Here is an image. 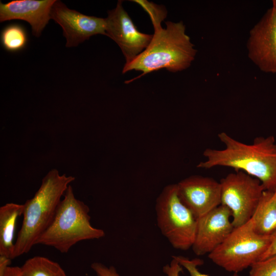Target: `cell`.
Here are the masks:
<instances>
[{
	"instance_id": "1",
	"label": "cell",
	"mask_w": 276,
	"mask_h": 276,
	"mask_svg": "<svg viewBox=\"0 0 276 276\" xmlns=\"http://www.w3.org/2000/svg\"><path fill=\"white\" fill-rule=\"evenodd\" d=\"M223 149H206V157L197 167L221 166L244 172L259 179L265 190L276 191V143L273 136L257 137L251 144L242 143L223 132L218 135Z\"/></svg>"
},
{
	"instance_id": "2",
	"label": "cell",
	"mask_w": 276,
	"mask_h": 276,
	"mask_svg": "<svg viewBox=\"0 0 276 276\" xmlns=\"http://www.w3.org/2000/svg\"><path fill=\"white\" fill-rule=\"evenodd\" d=\"M166 25L165 29L154 28L147 48L131 62L125 64L123 74L132 70L142 71L143 73L133 80L162 68L175 73L190 67L197 50L186 33L185 25L181 21H168Z\"/></svg>"
},
{
	"instance_id": "3",
	"label": "cell",
	"mask_w": 276,
	"mask_h": 276,
	"mask_svg": "<svg viewBox=\"0 0 276 276\" xmlns=\"http://www.w3.org/2000/svg\"><path fill=\"white\" fill-rule=\"evenodd\" d=\"M75 178L50 170L42 178L34 196L24 204L21 226L14 243L13 258L28 253L52 221L70 183Z\"/></svg>"
},
{
	"instance_id": "4",
	"label": "cell",
	"mask_w": 276,
	"mask_h": 276,
	"mask_svg": "<svg viewBox=\"0 0 276 276\" xmlns=\"http://www.w3.org/2000/svg\"><path fill=\"white\" fill-rule=\"evenodd\" d=\"M63 196L52 221L36 245L51 246L64 254L79 242L103 237L105 232L91 225L89 207L75 197L70 185Z\"/></svg>"
},
{
	"instance_id": "5",
	"label": "cell",
	"mask_w": 276,
	"mask_h": 276,
	"mask_svg": "<svg viewBox=\"0 0 276 276\" xmlns=\"http://www.w3.org/2000/svg\"><path fill=\"white\" fill-rule=\"evenodd\" d=\"M272 237L257 234L251 218L245 224L234 227L225 240L208 255V257L224 270L238 273L260 260Z\"/></svg>"
},
{
	"instance_id": "6",
	"label": "cell",
	"mask_w": 276,
	"mask_h": 276,
	"mask_svg": "<svg viewBox=\"0 0 276 276\" xmlns=\"http://www.w3.org/2000/svg\"><path fill=\"white\" fill-rule=\"evenodd\" d=\"M155 212L157 226L171 245L181 250L192 248L197 219L180 200L176 183L163 189L156 199Z\"/></svg>"
},
{
	"instance_id": "7",
	"label": "cell",
	"mask_w": 276,
	"mask_h": 276,
	"mask_svg": "<svg viewBox=\"0 0 276 276\" xmlns=\"http://www.w3.org/2000/svg\"><path fill=\"white\" fill-rule=\"evenodd\" d=\"M220 183L221 204L230 210L234 227L245 224L251 218L265 191L261 182L238 171L227 175Z\"/></svg>"
},
{
	"instance_id": "8",
	"label": "cell",
	"mask_w": 276,
	"mask_h": 276,
	"mask_svg": "<svg viewBox=\"0 0 276 276\" xmlns=\"http://www.w3.org/2000/svg\"><path fill=\"white\" fill-rule=\"evenodd\" d=\"M106 33L119 46L127 64L142 53L151 42L153 35L140 32L118 1L115 9L108 11L105 18Z\"/></svg>"
},
{
	"instance_id": "9",
	"label": "cell",
	"mask_w": 276,
	"mask_h": 276,
	"mask_svg": "<svg viewBox=\"0 0 276 276\" xmlns=\"http://www.w3.org/2000/svg\"><path fill=\"white\" fill-rule=\"evenodd\" d=\"M249 59L262 72L276 74V10L272 7L249 31Z\"/></svg>"
},
{
	"instance_id": "10",
	"label": "cell",
	"mask_w": 276,
	"mask_h": 276,
	"mask_svg": "<svg viewBox=\"0 0 276 276\" xmlns=\"http://www.w3.org/2000/svg\"><path fill=\"white\" fill-rule=\"evenodd\" d=\"M51 19L62 28L66 47H77L97 34L106 35L105 18L88 16L67 8L60 1L53 4Z\"/></svg>"
},
{
	"instance_id": "11",
	"label": "cell",
	"mask_w": 276,
	"mask_h": 276,
	"mask_svg": "<svg viewBox=\"0 0 276 276\" xmlns=\"http://www.w3.org/2000/svg\"><path fill=\"white\" fill-rule=\"evenodd\" d=\"M232 213L220 204L197 219L192 248L197 256L209 254L218 247L234 228Z\"/></svg>"
},
{
	"instance_id": "12",
	"label": "cell",
	"mask_w": 276,
	"mask_h": 276,
	"mask_svg": "<svg viewBox=\"0 0 276 276\" xmlns=\"http://www.w3.org/2000/svg\"><path fill=\"white\" fill-rule=\"evenodd\" d=\"M182 202L198 219L221 204V185L214 179L192 175L176 183Z\"/></svg>"
},
{
	"instance_id": "13",
	"label": "cell",
	"mask_w": 276,
	"mask_h": 276,
	"mask_svg": "<svg viewBox=\"0 0 276 276\" xmlns=\"http://www.w3.org/2000/svg\"><path fill=\"white\" fill-rule=\"evenodd\" d=\"M56 0H14L0 3V21L13 19L26 21L31 26L32 34L40 36L51 19V12Z\"/></svg>"
},
{
	"instance_id": "14",
	"label": "cell",
	"mask_w": 276,
	"mask_h": 276,
	"mask_svg": "<svg viewBox=\"0 0 276 276\" xmlns=\"http://www.w3.org/2000/svg\"><path fill=\"white\" fill-rule=\"evenodd\" d=\"M23 211L21 204L8 203L0 208V256L13 259L16 221Z\"/></svg>"
},
{
	"instance_id": "15",
	"label": "cell",
	"mask_w": 276,
	"mask_h": 276,
	"mask_svg": "<svg viewBox=\"0 0 276 276\" xmlns=\"http://www.w3.org/2000/svg\"><path fill=\"white\" fill-rule=\"evenodd\" d=\"M251 219L257 234L272 236L276 234V191L263 192Z\"/></svg>"
},
{
	"instance_id": "16",
	"label": "cell",
	"mask_w": 276,
	"mask_h": 276,
	"mask_svg": "<svg viewBox=\"0 0 276 276\" xmlns=\"http://www.w3.org/2000/svg\"><path fill=\"white\" fill-rule=\"evenodd\" d=\"M22 276H66L56 262L42 256H34L20 267Z\"/></svg>"
},
{
	"instance_id": "17",
	"label": "cell",
	"mask_w": 276,
	"mask_h": 276,
	"mask_svg": "<svg viewBox=\"0 0 276 276\" xmlns=\"http://www.w3.org/2000/svg\"><path fill=\"white\" fill-rule=\"evenodd\" d=\"M1 40L5 49L10 52H16L26 45L28 38L25 29L18 25H11L4 29Z\"/></svg>"
},
{
	"instance_id": "18",
	"label": "cell",
	"mask_w": 276,
	"mask_h": 276,
	"mask_svg": "<svg viewBox=\"0 0 276 276\" xmlns=\"http://www.w3.org/2000/svg\"><path fill=\"white\" fill-rule=\"evenodd\" d=\"M248 276H276V254L254 263Z\"/></svg>"
},
{
	"instance_id": "19",
	"label": "cell",
	"mask_w": 276,
	"mask_h": 276,
	"mask_svg": "<svg viewBox=\"0 0 276 276\" xmlns=\"http://www.w3.org/2000/svg\"><path fill=\"white\" fill-rule=\"evenodd\" d=\"M133 2L140 5L147 12L151 19L154 29L161 27L162 21L167 16V11L164 7L157 5L147 1L136 0Z\"/></svg>"
},
{
	"instance_id": "20",
	"label": "cell",
	"mask_w": 276,
	"mask_h": 276,
	"mask_svg": "<svg viewBox=\"0 0 276 276\" xmlns=\"http://www.w3.org/2000/svg\"><path fill=\"white\" fill-rule=\"evenodd\" d=\"M178 262L179 264L184 267L189 272L190 276H209L206 274L200 272L198 266L203 264V261L199 258L190 260L188 258L181 256H173ZM231 276H241L237 273H234Z\"/></svg>"
},
{
	"instance_id": "21",
	"label": "cell",
	"mask_w": 276,
	"mask_h": 276,
	"mask_svg": "<svg viewBox=\"0 0 276 276\" xmlns=\"http://www.w3.org/2000/svg\"><path fill=\"white\" fill-rule=\"evenodd\" d=\"M91 268L98 276H120L114 266L109 267L100 262H94Z\"/></svg>"
},
{
	"instance_id": "22",
	"label": "cell",
	"mask_w": 276,
	"mask_h": 276,
	"mask_svg": "<svg viewBox=\"0 0 276 276\" xmlns=\"http://www.w3.org/2000/svg\"><path fill=\"white\" fill-rule=\"evenodd\" d=\"M163 270L167 276H179L182 268L176 259L172 257L170 263L164 266Z\"/></svg>"
},
{
	"instance_id": "23",
	"label": "cell",
	"mask_w": 276,
	"mask_h": 276,
	"mask_svg": "<svg viewBox=\"0 0 276 276\" xmlns=\"http://www.w3.org/2000/svg\"><path fill=\"white\" fill-rule=\"evenodd\" d=\"M276 254V234L272 237L271 242L265 252L262 255L260 260H263Z\"/></svg>"
},
{
	"instance_id": "24",
	"label": "cell",
	"mask_w": 276,
	"mask_h": 276,
	"mask_svg": "<svg viewBox=\"0 0 276 276\" xmlns=\"http://www.w3.org/2000/svg\"><path fill=\"white\" fill-rule=\"evenodd\" d=\"M0 276H22L20 267L9 266Z\"/></svg>"
},
{
	"instance_id": "25",
	"label": "cell",
	"mask_w": 276,
	"mask_h": 276,
	"mask_svg": "<svg viewBox=\"0 0 276 276\" xmlns=\"http://www.w3.org/2000/svg\"><path fill=\"white\" fill-rule=\"evenodd\" d=\"M11 259L0 256V275L3 274L6 268L10 266Z\"/></svg>"
},
{
	"instance_id": "26",
	"label": "cell",
	"mask_w": 276,
	"mask_h": 276,
	"mask_svg": "<svg viewBox=\"0 0 276 276\" xmlns=\"http://www.w3.org/2000/svg\"><path fill=\"white\" fill-rule=\"evenodd\" d=\"M272 7L276 10V0L272 1Z\"/></svg>"
}]
</instances>
